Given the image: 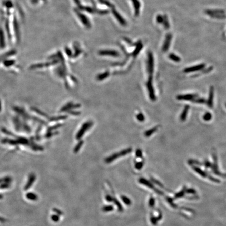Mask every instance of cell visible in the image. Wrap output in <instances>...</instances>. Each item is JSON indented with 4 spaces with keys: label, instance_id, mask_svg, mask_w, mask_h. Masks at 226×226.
Masks as SVG:
<instances>
[{
    "label": "cell",
    "instance_id": "6da1fadb",
    "mask_svg": "<svg viewBox=\"0 0 226 226\" xmlns=\"http://www.w3.org/2000/svg\"><path fill=\"white\" fill-rule=\"evenodd\" d=\"M131 151H132L131 148H128L124 149V150L121 151L120 152L114 153L112 155L107 157V158H106L105 160V162L107 163H110L112 162V161L115 160L116 159L121 157V156H125L126 154L130 153Z\"/></svg>",
    "mask_w": 226,
    "mask_h": 226
},
{
    "label": "cell",
    "instance_id": "7a4b0ae2",
    "mask_svg": "<svg viewBox=\"0 0 226 226\" xmlns=\"http://www.w3.org/2000/svg\"><path fill=\"white\" fill-rule=\"evenodd\" d=\"M147 86L149 92V95L150 100H151L152 101H155L156 100V96L152 84V77L151 75L148 78L147 83Z\"/></svg>",
    "mask_w": 226,
    "mask_h": 226
},
{
    "label": "cell",
    "instance_id": "3957f363",
    "mask_svg": "<svg viewBox=\"0 0 226 226\" xmlns=\"http://www.w3.org/2000/svg\"><path fill=\"white\" fill-rule=\"evenodd\" d=\"M154 69V58L152 53L149 52L148 54L147 60V70L148 73L151 75L153 72Z\"/></svg>",
    "mask_w": 226,
    "mask_h": 226
},
{
    "label": "cell",
    "instance_id": "277c9868",
    "mask_svg": "<svg viewBox=\"0 0 226 226\" xmlns=\"http://www.w3.org/2000/svg\"><path fill=\"white\" fill-rule=\"evenodd\" d=\"M139 182L140 183H141V184H143V185L146 186H147L148 188H150V189L153 190L154 191H155L158 194H159V195H163V193L162 191H160L159 190L156 189V188L153 185L152 183H151L149 181H148L147 180H145V179H143V178H140V179H139Z\"/></svg>",
    "mask_w": 226,
    "mask_h": 226
},
{
    "label": "cell",
    "instance_id": "5b68a950",
    "mask_svg": "<svg viewBox=\"0 0 226 226\" xmlns=\"http://www.w3.org/2000/svg\"><path fill=\"white\" fill-rule=\"evenodd\" d=\"M213 158L214 160V164L212 166V170L213 171L214 173L219 176L223 177V178H226V174H222L220 173L218 170V166H217V156L215 154V153H213Z\"/></svg>",
    "mask_w": 226,
    "mask_h": 226
},
{
    "label": "cell",
    "instance_id": "8992f818",
    "mask_svg": "<svg viewBox=\"0 0 226 226\" xmlns=\"http://www.w3.org/2000/svg\"><path fill=\"white\" fill-rule=\"evenodd\" d=\"M99 55L101 56H108L112 57L119 56V52L113 50H103L99 52Z\"/></svg>",
    "mask_w": 226,
    "mask_h": 226
},
{
    "label": "cell",
    "instance_id": "52a82bcc",
    "mask_svg": "<svg viewBox=\"0 0 226 226\" xmlns=\"http://www.w3.org/2000/svg\"><path fill=\"white\" fill-rule=\"evenodd\" d=\"M172 38V35L170 33H169L168 34L166 35L165 39L164 41V43L162 47V51L163 52H166L168 50L170 46Z\"/></svg>",
    "mask_w": 226,
    "mask_h": 226
},
{
    "label": "cell",
    "instance_id": "ba28073f",
    "mask_svg": "<svg viewBox=\"0 0 226 226\" xmlns=\"http://www.w3.org/2000/svg\"><path fill=\"white\" fill-rule=\"evenodd\" d=\"M205 64H198L197 65L191 66V67H190V68H186L184 70V71L186 73H190V72H195L196 71H198V70L203 69L205 67Z\"/></svg>",
    "mask_w": 226,
    "mask_h": 226
},
{
    "label": "cell",
    "instance_id": "9c48e42d",
    "mask_svg": "<svg viewBox=\"0 0 226 226\" xmlns=\"http://www.w3.org/2000/svg\"><path fill=\"white\" fill-rule=\"evenodd\" d=\"M112 13H113V14H114V16L115 17V18L118 20V22L120 23L121 25H122L123 26H126L127 25L126 21L120 15V14H119V13L117 11H116L115 9L113 8L112 9Z\"/></svg>",
    "mask_w": 226,
    "mask_h": 226
},
{
    "label": "cell",
    "instance_id": "30bf717a",
    "mask_svg": "<svg viewBox=\"0 0 226 226\" xmlns=\"http://www.w3.org/2000/svg\"><path fill=\"white\" fill-rule=\"evenodd\" d=\"M196 97V95L194 94H185V95H179L177 96V99L179 100H184V101H193L194 99Z\"/></svg>",
    "mask_w": 226,
    "mask_h": 226
},
{
    "label": "cell",
    "instance_id": "8fae6325",
    "mask_svg": "<svg viewBox=\"0 0 226 226\" xmlns=\"http://www.w3.org/2000/svg\"><path fill=\"white\" fill-rule=\"evenodd\" d=\"M205 12L206 14L210 16L212 15L223 14L224 13V11L222 9H207Z\"/></svg>",
    "mask_w": 226,
    "mask_h": 226
},
{
    "label": "cell",
    "instance_id": "7c38bea8",
    "mask_svg": "<svg viewBox=\"0 0 226 226\" xmlns=\"http://www.w3.org/2000/svg\"><path fill=\"white\" fill-rule=\"evenodd\" d=\"M133 5L135 8V15L136 16H138L139 15L140 8V3L139 0H131Z\"/></svg>",
    "mask_w": 226,
    "mask_h": 226
},
{
    "label": "cell",
    "instance_id": "4fadbf2b",
    "mask_svg": "<svg viewBox=\"0 0 226 226\" xmlns=\"http://www.w3.org/2000/svg\"><path fill=\"white\" fill-rule=\"evenodd\" d=\"M214 89L213 87H211L209 91V98L208 100V106L210 107H212V104H213V98H214Z\"/></svg>",
    "mask_w": 226,
    "mask_h": 226
},
{
    "label": "cell",
    "instance_id": "5bb4252c",
    "mask_svg": "<svg viewBox=\"0 0 226 226\" xmlns=\"http://www.w3.org/2000/svg\"><path fill=\"white\" fill-rule=\"evenodd\" d=\"M92 123L91 122H87V123H86L85 124H84L83 125V127H82L80 131L79 132V134L78 135V138H80L83 135V134L85 132V131L87 129H89L92 126Z\"/></svg>",
    "mask_w": 226,
    "mask_h": 226
},
{
    "label": "cell",
    "instance_id": "9a60e30c",
    "mask_svg": "<svg viewBox=\"0 0 226 226\" xmlns=\"http://www.w3.org/2000/svg\"><path fill=\"white\" fill-rule=\"evenodd\" d=\"M189 109H190V106L189 105H186L185 106V107H184V110H183V111L180 116V119H181V121L183 122L186 120V117H187L188 113L189 110Z\"/></svg>",
    "mask_w": 226,
    "mask_h": 226
},
{
    "label": "cell",
    "instance_id": "2e32d148",
    "mask_svg": "<svg viewBox=\"0 0 226 226\" xmlns=\"http://www.w3.org/2000/svg\"><path fill=\"white\" fill-rule=\"evenodd\" d=\"M35 179H36V177L34 174H32L30 176L27 184H26V186H25V189H24L25 190H27L29 189V188L32 185L33 183L35 182Z\"/></svg>",
    "mask_w": 226,
    "mask_h": 226
},
{
    "label": "cell",
    "instance_id": "e0dca14e",
    "mask_svg": "<svg viewBox=\"0 0 226 226\" xmlns=\"http://www.w3.org/2000/svg\"><path fill=\"white\" fill-rule=\"evenodd\" d=\"M193 169L196 173H197L200 175L201 176H202L203 178H206L207 176V174L205 172H204V171H203L201 169L198 168V166H193Z\"/></svg>",
    "mask_w": 226,
    "mask_h": 226
},
{
    "label": "cell",
    "instance_id": "ac0fdd59",
    "mask_svg": "<svg viewBox=\"0 0 226 226\" xmlns=\"http://www.w3.org/2000/svg\"><path fill=\"white\" fill-rule=\"evenodd\" d=\"M142 47H143V45H142V44H141V42H139V43H138L135 50H134V51L133 52V53H132L133 56H134V57H136L138 55V54L140 52V51H141V50L142 48Z\"/></svg>",
    "mask_w": 226,
    "mask_h": 226
},
{
    "label": "cell",
    "instance_id": "d6986e66",
    "mask_svg": "<svg viewBox=\"0 0 226 226\" xmlns=\"http://www.w3.org/2000/svg\"><path fill=\"white\" fill-rule=\"evenodd\" d=\"M157 130H158V127H153V128H152L151 129H149L148 130L144 132V136L146 137H148L151 136L153 134L154 132H156L157 131Z\"/></svg>",
    "mask_w": 226,
    "mask_h": 226
},
{
    "label": "cell",
    "instance_id": "ffe728a7",
    "mask_svg": "<svg viewBox=\"0 0 226 226\" xmlns=\"http://www.w3.org/2000/svg\"><path fill=\"white\" fill-rule=\"evenodd\" d=\"M110 75V73L108 71H106L103 73L100 74L97 76V78L99 81H102L103 80L107 78Z\"/></svg>",
    "mask_w": 226,
    "mask_h": 226
},
{
    "label": "cell",
    "instance_id": "44dd1931",
    "mask_svg": "<svg viewBox=\"0 0 226 226\" xmlns=\"http://www.w3.org/2000/svg\"><path fill=\"white\" fill-rule=\"evenodd\" d=\"M169 58L171 60L174 61L175 62H180L181 61V58L179 57H178V56H176L175 54H170L169 55Z\"/></svg>",
    "mask_w": 226,
    "mask_h": 226
},
{
    "label": "cell",
    "instance_id": "7402d4cb",
    "mask_svg": "<svg viewBox=\"0 0 226 226\" xmlns=\"http://www.w3.org/2000/svg\"><path fill=\"white\" fill-rule=\"evenodd\" d=\"M186 187H184L181 191H180V192L176 194L175 195V198L177 199L179 198H182L183 196H184L185 194L186 193Z\"/></svg>",
    "mask_w": 226,
    "mask_h": 226
},
{
    "label": "cell",
    "instance_id": "603a6c76",
    "mask_svg": "<svg viewBox=\"0 0 226 226\" xmlns=\"http://www.w3.org/2000/svg\"><path fill=\"white\" fill-rule=\"evenodd\" d=\"M113 202L115 204V205H116V206L118 208V209L119 211H123V208L122 207V206L121 205V204H120L118 202V201L117 200V199H116L115 198H113Z\"/></svg>",
    "mask_w": 226,
    "mask_h": 226
},
{
    "label": "cell",
    "instance_id": "cb8c5ba5",
    "mask_svg": "<svg viewBox=\"0 0 226 226\" xmlns=\"http://www.w3.org/2000/svg\"><path fill=\"white\" fill-rule=\"evenodd\" d=\"M164 24V26L165 29H168L170 27V24L168 21V17L166 15L163 16V23Z\"/></svg>",
    "mask_w": 226,
    "mask_h": 226
},
{
    "label": "cell",
    "instance_id": "d4e9b609",
    "mask_svg": "<svg viewBox=\"0 0 226 226\" xmlns=\"http://www.w3.org/2000/svg\"><path fill=\"white\" fill-rule=\"evenodd\" d=\"M121 198L122 199V200H123V202H124L125 204H126L127 205L129 206V205H131V200H130V199L129 198H128L127 197L125 196H122L121 197Z\"/></svg>",
    "mask_w": 226,
    "mask_h": 226
},
{
    "label": "cell",
    "instance_id": "484cf974",
    "mask_svg": "<svg viewBox=\"0 0 226 226\" xmlns=\"http://www.w3.org/2000/svg\"><path fill=\"white\" fill-rule=\"evenodd\" d=\"M26 197H27L28 199H31V200H33V201H35L37 199V196L36 194H33V193H28L27 195H26Z\"/></svg>",
    "mask_w": 226,
    "mask_h": 226
},
{
    "label": "cell",
    "instance_id": "4316f807",
    "mask_svg": "<svg viewBox=\"0 0 226 226\" xmlns=\"http://www.w3.org/2000/svg\"><path fill=\"white\" fill-rule=\"evenodd\" d=\"M210 17L213 18H216L219 19H223L226 18V16L224 14H217V15H212L210 16Z\"/></svg>",
    "mask_w": 226,
    "mask_h": 226
},
{
    "label": "cell",
    "instance_id": "83f0119b",
    "mask_svg": "<svg viewBox=\"0 0 226 226\" xmlns=\"http://www.w3.org/2000/svg\"><path fill=\"white\" fill-rule=\"evenodd\" d=\"M136 118L137 119V120L140 122H143L145 120L144 116L141 113H139V114H138L136 116Z\"/></svg>",
    "mask_w": 226,
    "mask_h": 226
},
{
    "label": "cell",
    "instance_id": "f1b7e54d",
    "mask_svg": "<svg viewBox=\"0 0 226 226\" xmlns=\"http://www.w3.org/2000/svg\"><path fill=\"white\" fill-rule=\"evenodd\" d=\"M166 201H168V202L170 204V205L173 208H177V207H178V206L173 203V199H172V198H170V197H167V198H166Z\"/></svg>",
    "mask_w": 226,
    "mask_h": 226
},
{
    "label": "cell",
    "instance_id": "f546056e",
    "mask_svg": "<svg viewBox=\"0 0 226 226\" xmlns=\"http://www.w3.org/2000/svg\"><path fill=\"white\" fill-rule=\"evenodd\" d=\"M113 209H114V207L113 206H111V205L105 206L102 208V210L104 212H109V211H112L113 210Z\"/></svg>",
    "mask_w": 226,
    "mask_h": 226
},
{
    "label": "cell",
    "instance_id": "4dcf8cb0",
    "mask_svg": "<svg viewBox=\"0 0 226 226\" xmlns=\"http://www.w3.org/2000/svg\"><path fill=\"white\" fill-rule=\"evenodd\" d=\"M211 117H212V116H211V114L210 113H207L204 115L203 119L205 121H209L211 119Z\"/></svg>",
    "mask_w": 226,
    "mask_h": 226
},
{
    "label": "cell",
    "instance_id": "1f68e13d",
    "mask_svg": "<svg viewBox=\"0 0 226 226\" xmlns=\"http://www.w3.org/2000/svg\"><path fill=\"white\" fill-rule=\"evenodd\" d=\"M188 163L190 165L197 164V165H202V164L200 162H199L198 161L194 160H189L188 161Z\"/></svg>",
    "mask_w": 226,
    "mask_h": 226
},
{
    "label": "cell",
    "instance_id": "d6a6232c",
    "mask_svg": "<svg viewBox=\"0 0 226 226\" xmlns=\"http://www.w3.org/2000/svg\"><path fill=\"white\" fill-rule=\"evenodd\" d=\"M143 166V162H138L135 164V168L137 170H141Z\"/></svg>",
    "mask_w": 226,
    "mask_h": 226
},
{
    "label": "cell",
    "instance_id": "836d02e7",
    "mask_svg": "<svg viewBox=\"0 0 226 226\" xmlns=\"http://www.w3.org/2000/svg\"><path fill=\"white\" fill-rule=\"evenodd\" d=\"M154 204H155V200H154V198L153 197L151 196V197L150 198V199H149V206H150V207H154Z\"/></svg>",
    "mask_w": 226,
    "mask_h": 226
},
{
    "label": "cell",
    "instance_id": "e575fe53",
    "mask_svg": "<svg viewBox=\"0 0 226 226\" xmlns=\"http://www.w3.org/2000/svg\"><path fill=\"white\" fill-rule=\"evenodd\" d=\"M136 155L137 158H141L142 157V152L140 149H137L136 151Z\"/></svg>",
    "mask_w": 226,
    "mask_h": 226
},
{
    "label": "cell",
    "instance_id": "d590c367",
    "mask_svg": "<svg viewBox=\"0 0 226 226\" xmlns=\"http://www.w3.org/2000/svg\"><path fill=\"white\" fill-rule=\"evenodd\" d=\"M156 21L158 23L161 24L163 23V16L161 15H158L156 17Z\"/></svg>",
    "mask_w": 226,
    "mask_h": 226
},
{
    "label": "cell",
    "instance_id": "8d00e7d4",
    "mask_svg": "<svg viewBox=\"0 0 226 226\" xmlns=\"http://www.w3.org/2000/svg\"><path fill=\"white\" fill-rule=\"evenodd\" d=\"M186 193L191 194H196V191L193 189H186Z\"/></svg>",
    "mask_w": 226,
    "mask_h": 226
},
{
    "label": "cell",
    "instance_id": "74e56055",
    "mask_svg": "<svg viewBox=\"0 0 226 226\" xmlns=\"http://www.w3.org/2000/svg\"><path fill=\"white\" fill-rule=\"evenodd\" d=\"M151 180H152V181L153 183H154L155 184L158 185V186H159L161 187V188H163V185H162L160 182L158 181V180H155V179H153V178H151Z\"/></svg>",
    "mask_w": 226,
    "mask_h": 226
},
{
    "label": "cell",
    "instance_id": "f35d334b",
    "mask_svg": "<svg viewBox=\"0 0 226 226\" xmlns=\"http://www.w3.org/2000/svg\"><path fill=\"white\" fill-rule=\"evenodd\" d=\"M208 179H209L211 181L214 182H215V183H220V181L219 180H218V179H216V178H214V177H212V176H211V175H210V176H208Z\"/></svg>",
    "mask_w": 226,
    "mask_h": 226
},
{
    "label": "cell",
    "instance_id": "ab89813d",
    "mask_svg": "<svg viewBox=\"0 0 226 226\" xmlns=\"http://www.w3.org/2000/svg\"><path fill=\"white\" fill-rule=\"evenodd\" d=\"M151 223L153 224V225H156L157 224V221H158V219L156 218V217H155L154 216H151V218H150Z\"/></svg>",
    "mask_w": 226,
    "mask_h": 226
},
{
    "label": "cell",
    "instance_id": "60d3db41",
    "mask_svg": "<svg viewBox=\"0 0 226 226\" xmlns=\"http://www.w3.org/2000/svg\"><path fill=\"white\" fill-rule=\"evenodd\" d=\"M195 103H204L205 102V100L204 99H198L196 100H194L193 101Z\"/></svg>",
    "mask_w": 226,
    "mask_h": 226
},
{
    "label": "cell",
    "instance_id": "b9f144b4",
    "mask_svg": "<svg viewBox=\"0 0 226 226\" xmlns=\"http://www.w3.org/2000/svg\"><path fill=\"white\" fill-rule=\"evenodd\" d=\"M106 201H107L108 202H113V197H112L110 195H107L106 196Z\"/></svg>",
    "mask_w": 226,
    "mask_h": 226
},
{
    "label": "cell",
    "instance_id": "7bdbcfd3",
    "mask_svg": "<svg viewBox=\"0 0 226 226\" xmlns=\"http://www.w3.org/2000/svg\"><path fill=\"white\" fill-rule=\"evenodd\" d=\"M182 208L184 209V210H186V211H190V212H193V213H194V212H195L194 210H193L192 209L189 208H186V207H182Z\"/></svg>",
    "mask_w": 226,
    "mask_h": 226
},
{
    "label": "cell",
    "instance_id": "ee69618b",
    "mask_svg": "<svg viewBox=\"0 0 226 226\" xmlns=\"http://www.w3.org/2000/svg\"><path fill=\"white\" fill-rule=\"evenodd\" d=\"M205 165L206 168H209L210 166H211V164L210 162H209L208 161H206L205 162Z\"/></svg>",
    "mask_w": 226,
    "mask_h": 226
},
{
    "label": "cell",
    "instance_id": "f6af8a7d",
    "mask_svg": "<svg viewBox=\"0 0 226 226\" xmlns=\"http://www.w3.org/2000/svg\"><path fill=\"white\" fill-rule=\"evenodd\" d=\"M52 219L53 220L55 221H57L59 219V217L58 216H52Z\"/></svg>",
    "mask_w": 226,
    "mask_h": 226
},
{
    "label": "cell",
    "instance_id": "bcb514c9",
    "mask_svg": "<svg viewBox=\"0 0 226 226\" xmlns=\"http://www.w3.org/2000/svg\"><path fill=\"white\" fill-rule=\"evenodd\" d=\"M0 220H1V221H5V219H3V218H1V217H0Z\"/></svg>",
    "mask_w": 226,
    "mask_h": 226
},
{
    "label": "cell",
    "instance_id": "7dc6e473",
    "mask_svg": "<svg viewBox=\"0 0 226 226\" xmlns=\"http://www.w3.org/2000/svg\"><path fill=\"white\" fill-rule=\"evenodd\" d=\"M1 198H2V196L1 195H0V199H1Z\"/></svg>",
    "mask_w": 226,
    "mask_h": 226
}]
</instances>
